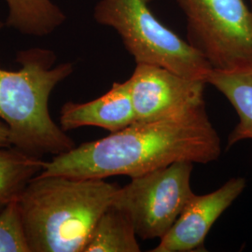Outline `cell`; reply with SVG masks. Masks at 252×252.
<instances>
[{
  "label": "cell",
  "instance_id": "cell-1",
  "mask_svg": "<svg viewBox=\"0 0 252 252\" xmlns=\"http://www.w3.org/2000/svg\"><path fill=\"white\" fill-rule=\"evenodd\" d=\"M221 142L206 106L175 117L137 122L45 161L39 175L106 180L135 178L180 161L209 163Z\"/></svg>",
  "mask_w": 252,
  "mask_h": 252
},
{
  "label": "cell",
  "instance_id": "cell-2",
  "mask_svg": "<svg viewBox=\"0 0 252 252\" xmlns=\"http://www.w3.org/2000/svg\"><path fill=\"white\" fill-rule=\"evenodd\" d=\"M119 188L99 179L36 175L17 200L30 252H83Z\"/></svg>",
  "mask_w": 252,
  "mask_h": 252
},
{
  "label": "cell",
  "instance_id": "cell-3",
  "mask_svg": "<svg viewBox=\"0 0 252 252\" xmlns=\"http://www.w3.org/2000/svg\"><path fill=\"white\" fill-rule=\"evenodd\" d=\"M17 62L18 71L0 68V120L9 127L12 147L40 158L69 152L76 144L53 120L49 99L73 63L54 66V53L39 48L19 53Z\"/></svg>",
  "mask_w": 252,
  "mask_h": 252
},
{
  "label": "cell",
  "instance_id": "cell-4",
  "mask_svg": "<svg viewBox=\"0 0 252 252\" xmlns=\"http://www.w3.org/2000/svg\"><path fill=\"white\" fill-rule=\"evenodd\" d=\"M152 0H100L95 21L113 28L135 63L161 66L189 79L207 81L212 67L203 55L150 8Z\"/></svg>",
  "mask_w": 252,
  "mask_h": 252
},
{
  "label": "cell",
  "instance_id": "cell-5",
  "mask_svg": "<svg viewBox=\"0 0 252 252\" xmlns=\"http://www.w3.org/2000/svg\"><path fill=\"white\" fill-rule=\"evenodd\" d=\"M187 41L212 69L252 67V8L245 0H176Z\"/></svg>",
  "mask_w": 252,
  "mask_h": 252
},
{
  "label": "cell",
  "instance_id": "cell-6",
  "mask_svg": "<svg viewBox=\"0 0 252 252\" xmlns=\"http://www.w3.org/2000/svg\"><path fill=\"white\" fill-rule=\"evenodd\" d=\"M193 166L192 162L180 161L131 178L118 189L111 206L129 219L137 237L161 239L194 195Z\"/></svg>",
  "mask_w": 252,
  "mask_h": 252
},
{
  "label": "cell",
  "instance_id": "cell-7",
  "mask_svg": "<svg viewBox=\"0 0 252 252\" xmlns=\"http://www.w3.org/2000/svg\"><path fill=\"white\" fill-rule=\"evenodd\" d=\"M127 81L137 122L175 117L206 106L207 81L183 77L161 66L136 63Z\"/></svg>",
  "mask_w": 252,
  "mask_h": 252
},
{
  "label": "cell",
  "instance_id": "cell-8",
  "mask_svg": "<svg viewBox=\"0 0 252 252\" xmlns=\"http://www.w3.org/2000/svg\"><path fill=\"white\" fill-rule=\"evenodd\" d=\"M246 185L244 178H234L212 192L194 194L152 252L206 251L205 241L210 229L240 196Z\"/></svg>",
  "mask_w": 252,
  "mask_h": 252
},
{
  "label": "cell",
  "instance_id": "cell-9",
  "mask_svg": "<svg viewBox=\"0 0 252 252\" xmlns=\"http://www.w3.org/2000/svg\"><path fill=\"white\" fill-rule=\"evenodd\" d=\"M135 122L127 81L114 82L106 94L89 102H67L60 111V126L65 132L84 126H95L114 133Z\"/></svg>",
  "mask_w": 252,
  "mask_h": 252
},
{
  "label": "cell",
  "instance_id": "cell-10",
  "mask_svg": "<svg viewBox=\"0 0 252 252\" xmlns=\"http://www.w3.org/2000/svg\"><path fill=\"white\" fill-rule=\"evenodd\" d=\"M207 84L224 95L238 116V123L228 136V148L252 139V67L233 70L212 69Z\"/></svg>",
  "mask_w": 252,
  "mask_h": 252
},
{
  "label": "cell",
  "instance_id": "cell-11",
  "mask_svg": "<svg viewBox=\"0 0 252 252\" xmlns=\"http://www.w3.org/2000/svg\"><path fill=\"white\" fill-rule=\"evenodd\" d=\"M44 162L15 147L0 148V212L18 200L28 182L41 172Z\"/></svg>",
  "mask_w": 252,
  "mask_h": 252
},
{
  "label": "cell",
  "instance_id": "cell-12",
  "mask_svg": "<svg viewBox=\"0 0 252 252\" xmlns=\"http://www.w3.org/2000/svg\"><path fill=\"white\" fill-rule=\"evenodd\" d=\"M135 228L116 207H110L100 217L83 252H139Z\"/></svg>",
  "mask_w": 252,
  "mask_h": 252
},
{
  "label": "cell",
  "instance_id": "cell-13",
  "mask_svg": "<svg viewBox=\"0 0 252 252\" xmlns=\"http://www.w3.org/2000/svg\"><path fill=\"white\" fill-rule=\"evenodd\" d=\"M9 7L7 25L32 36L52 33L65 20L63 11L51 0H5Z\"/></svg>",
  "mask_w": 252,
  "mask_h": 252
},
{
  "label": "cell",
  "instance_id": "cell-14",
  "mask_svg": "<svg viewBox=\"0 0 252 252\" xmlns=\"http://www.w3.org/2000/svg\"><path fill=\"white\" fill-rule=\"evenodd\" d=\"M0 252H30L17 200L0 212Z\"/></svg>",
  "mask_w": 252,
  "mask_h": 252
},
{
  "label": "cell",
  "instance_id": "cell-15",
  "mask_svg": "<svg viewBox=\"0 0 252 252\" xmlns=\"http://www.w3.org/2000/svg\"><path fill=\"white\" fill-rule=\"evenodd\" d=\"M12 146L11 133L6 123L0 120V148H9Z\"/></svg>",
  "mask_w": 252,
  "mask_h": 252
},
{
  "label": "cell",
  "instance_id": "cell-16",
  "mask_svg": "<svg viewBox=\"0 0 252 252\" xmlns=\"http://www.w3.org/2000/svg\"><path fill=\"white\" fill-rule=\"evenodd\" d=\"M250 3H251V7L252 8V0H250Z\"/></svg>",
  "mask_w": 252,
  "mask_h": 252
}]
</instances>
